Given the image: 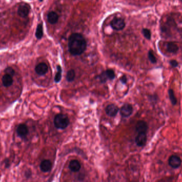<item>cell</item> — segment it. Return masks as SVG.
Here are the masks:
<instances>
[{"mask_svg":"<svg viewBox=\"0 0 182 182\" xmlns=\"http://www.w3.org/2000/svg\"><path fill=\"white\" fill-rule=\"evenodd\" d=\"M86 41L83 35L79 33H74L69 37V52L73 56H79L86 49Z\"/></svg>","mask_w":182,"mask_h":182,"instance_id":"obj_1","label":"cell"},{"mask_svg":"<svg viewBox=\"0 0 182 182\" xmlns=\"http://www.w3.org/2000/svg\"><path fill=\"white\" fill-rule=\"evenodd\" d=\"M54 124L57 128L64 129L69 124V118L66 115L59 114L55 116Z\"/></svg>","mask_w":182,"mask_h":182,"instance_id":"obj_2","label":"cell"},{"mask_svg":"<svg viewBox=\"0 0 182 182\" xmlns=\"http://www.w3.org/2000/svg\"><path fill=\"white\" fill-rule=\"evenodd\" d=\"M110 25L113 30H122L125 27V23L124 19L115 17L112 20Z\"/></svg>","mask_w":182,"mask_h":182,"instance_id":"obj_3","label":"cell"},{"mask_svg":"<svg viewBox=\"0 0 182 182\" xmlns=\"http://www.w3.org/2000/svg\"><path fill=\"white\" fill-rule=\"evenodd\" d=\"M133 112V106L129 104H125L120 110V114L124 118H128L131 115Z\"/></svg>","mask_w":182,"mask_h":182,"instance_id":"obj_4","label":"cell"},{"mask_svg":"<svg viewBox=\"0 0 182 182\" xmlns=\"http://www.w3.org/2000/svg\"><path fill=\"white\" fill-rule=\"evenodd\" d=\"M168 164L171 168L176 169L181 165L182 160L180 156L176 155H172L169 158Z\"/></svg>","mask_w":182,"mask_h":182,"instance_id":"obj_5","label":"cell"},{"mask_svg":"<svg viewBox=\"0 0 182 182\" xmlns=\"http://www.w3.org/2000/svg\"><path fill=\"white\" fill-rule=\"evenodd\" d=\"M135 128L138 133H147L148 129V124L144 121L140 120L137 122Z\"/></svg>","mask_w":182,"mask_h":182,"instance_id":"obj_6","label":"cell"},{"mask_svg":"<svg viewBox=\"0 0 182 182\" xmlns=\"http://www.w3.org/2000/svg\"><path fill=\"white\" fill-rule=\"evenodd\" d=\"M147 141V133H138L135 138V143L138 146H143L145 145Z\"/></svg>","mask_w":182,"mask_h":182,"instance_id":"obj_7","label":"cell"},{"mask_svg":"<svg viewBox=\"0 0 182 182\" xmlns=\"http://www.w3.org/2000/svg\"><path fill=\"white\" fill-rule=\"evenodd\" d=\"M35 72L40 76L44 75L48 71V67L46 64L41 63L38 64L35 67Z\"/></svg>","mask_w":182,"mask_h":182,"instance_id":"obj_8","label":"cell"},{"mask_svg":"<svg viewBox=\"0 0 182 182\" xmlns=\"http://www.w3.org/2000/svg\"><path fill=\"white\" fill-rule=\"evenodd\" d=\"M119 108L117 106L114 104L109 105L106 108V115L111 117H115L117 114Z\"/></svg>","mask_w":182,"mask_h":182,"instance_id":"obj_9","label":"cell"},{"mask_svg":"<svg viewBox=\"0 0 182 182\" xmlns=\"http://www.w3.org/2000/svg\"><path fill=\"white\" fill-rule=\"evenodd\" d=\"M17 133L18 135L21 138L25 137L28 133L27 127L24 124H19L17 129Z\"/></svg>","mask_w":182,"mask_h":182,"instance_id":"obj_10","label":"cell"},{"mask_svg":"<svg viewBox=\"0 0 182 182\" xmlns=\"http://www.w3.org/2000/svg\"><path fill=\"white\" fill-rule=\"evenodd\" d=\"M52 167L51 161L48 160H44L40 164V169L43 172L46 173L51 171Z\"/></svg>","mask_w":182,"mask_h":182,"instance_id":"obj_11","label":"cell"},{"mask_svg":"<svg viewBox=\"0 0 182 182\" xmlns=\"http://www.w3.org/2000/svg\"><path fill=\"white\" fill-rule=\"evenodd\" d=\"M29 12V8L26 5H20L18 9V14L22 18H25L28 16Z\"/></svg>","mask_w":182,"mask_h":182,"instance_id":"obj_12","label":"cell"},{"mask_svg":"<svg viewBox=\"0 0 182 182\" xmlns=\"http://www.w3.org/2000/svg\"><path fill=\"white\" fill-rule=\"evenodd\" d=\"M81 168V164L78 160H73L70 162L69 165V168L73 172L79 171Z\"/></svg>","mask_w":182,"mask_h":182,"instance_id":"obj_13","label":"cell"},{"mask_svg":"<svg viewBox=\"0 0 182 182\" xmlns=\"http://www.w3.org/2000/svg\"><path fill=\"white\" fill-rule=\"evenodd\" d=\"M59 19L58 14L54 11L50 12L48 14V23L51 24H55L57 23Z\"/></svg>","mask_w":182,"mask_h":182,"instance_id":"obj_14","label":"cell"},{"mask_svg":"<svg viewBox=\"0 0 182 182\" xmlns=\"http://www.w3.org/2000/svg\"><path fill=\"white\" fill-rule=\"evenodd\" d=\"M2 81V83L4 86H5V87H9V86H11L13 82H14V80H13V78H12V76L5 74L3 77Z\"/></svg>","mask_w":182,"mask_h":182,"instance_id":"obj_15","label":"cell"},{"mask_svg":"<svg viewBox=\"0 0 182 182\" xmlns=\"http://www.w3.org/2000/svg\"><path fill=\"white\" fill-rule=\"evenodd\" d=\"M167 50L169 52H171L172 54H176L178 52L179 48L177 46V45L175 44L174 42H168L167 44Z\"/></svg>","mask_w":182,"mask_h":182,"instance_id":"obj_16","label":"cell"},{"mask_svg":"<svg viewBox=\"0 0 182 182\" xmlns=\"http://www.w3.org/2000/svg\"><path fill=\"white\" fill-rule=\"evenodd\" d=\"M36 37H37V39H41L42 37H43V26L42 24H39L37 26L36 33H35Z\"/></svg>","mask_w":182,"mask_h":182,"instance_id":"obj_17","label":"cell"},{"mask_svg":"<svg viewBox=\"0 0 182 182\" xmlns=\"http://www.w3.org/2000/svg\"><path fill=\"white\" fill-rule=\"evenodd\" d=\"M168 95L171 103L173 105H175L177 102V98L175 97V95L174 94V91L173 89H169Z\"/></svg>","mask_w":182,"mask_h":182,"instance_id":"obj_18","label":"cell"},{"mask_svg":"<svg viewBox=\"0 0 182 182\" xmlns=\"http://www.w3.org/2000/svg\"><path fill=\"white\" fill-rule=\"evenodd\" d=\"M62 77V68L60 65L57 66V73L54 77V81L56 83L60 82Z\"/></svg>","mask_w":182,"mask_h":182,"instance_id":"obj_19","label":"cell"},{"mask_svg":"<svg viewBox=\"0 0 182 182\" xmlns=\"http://www.w3.org/2000/svg\"><path fill=\"white\" fill-rule=\"evenodd\" d=\"M75 77V72L73 70H70L67 72L66 79L68 82H72Z\"/></svg>","mask_w":182,"mask_h":182,"instance_id":"obj_20","label":"cell"},{"mask_svg":"<svg viewBox=\"0 0 182 182\" xmlns=\"http://www.w3.org/2000/svg\"><path fill=\"white\" fill-rule=\"evenodd\" d=\"M104 73L106 75L108 79L111 80L114 79V78L115 77V74L113 70L109 69V70L106 71Z\"/></svg>","mask_w":182,"mask_h":182,"instance_id":"obj_21","label":"cell"},{"mask_svg":"<svg viewBox=\"0 0 182 182\" xmlns=\"http://www.w3.org/2000/svg\"><path fill=\"white\" fill-rule=\"evenodd\" d=\"M148 58L149 59L150 61L153 64H156L157 63V59L155 57L153 52L151 50L149 51L148 52Z\"/></svg>","mask_w":182,"mask_h":182,"instance_id":"obj_22","label":"cell"},{"mask_svg":"<svg viewBox=\"0 0 182 182\" xmlns=\"http://www.w3.org/2000/svg\"><path fill=\"white\" fill-rule=\"evenodd\" d=\"M142 33H143L144 36L148 40H150L151 38V33L150 30L147 29V28H144L142 30Z\"/></svg>","mask_w":182,"mask_h":182,"instance_id":"obj_23","label":"cell"},{"mask_svg":"<svg viewBox=\"0 0 182 182\" xmlns=\"http://www.w3.org/2000/svg\"><path fill=\"white\" fill-rule=\"evenodd\" d=\"M5 74L10 75L12 77H13L15 74V71L12 68L9 67L5 70Z\"/></svg>","mask_w":182,"mask_h":182,"instance_id":"obj_24","label":"cell"},{"mask_svg":"<svg viewBox=\"0 0 182 182\" xmlns=\"http://www.w3.org/2000/svg\"><path fill=\"white\" fill-rule=\"evenodd\" d=\"M100 79L101 80L102 82H106V80H108V78L106 77V75L105 74V73L103 72L100 75Z\"/></svg>","mask_w":182,"mask_h":182,"instance_id":"obj_25","label":"cell"},{"mask_svg":"<svg viewBox=\"0 0 182 182\" xmlns=\"http://www.w3.org/2000/svg\"><path fill=\"white\" fill-rule=\"evenodd\" d=\"M169 63L173 67H176L178 65V63L176 60H171L170 61Z\"/></svg>","mask_w":182,"mask_h":182,"instance_id":"obj_26","label":"cell"},{"mask_svg":"<svg viewBox=\"0 0 182 182\" xmlns=\"http://www.w3.org/2000/svg\"><path fill=\"white\" fill-rule=\"evenodd\" d=\"M120 81H121L122 83H123V84H126V83H127V77H126L125 75H123L122 77H120Z\"/></svg>","mask_w":182,"mask_h":182,"instance_id":"obj_27","label":"cell"},{"mask_svg":"<svg viewBox=\"0 0 182 182\" xmlns=\"http://www.w3.org/2000/svg\"><path fill=\"white\" fill-rule=\"evenodd\" d=\"M39 1H40V2H42V1H43V0H39Z\"/></svg>","mask_w":182,"mask_h":182,"instance_id":"obj_28","label":"cell"}]
</instances>
